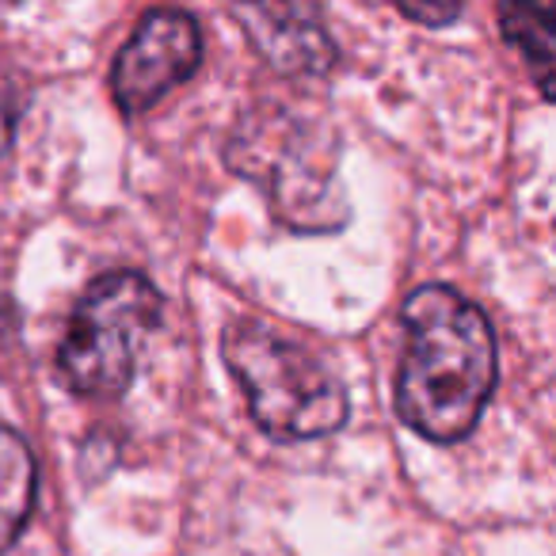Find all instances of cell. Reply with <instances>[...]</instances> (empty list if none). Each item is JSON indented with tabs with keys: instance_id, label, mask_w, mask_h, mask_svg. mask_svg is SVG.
<instances>
[{
	"instance_id": "6da1fadb",
	"label": "cell",
	"mask_w": 556,
	"mask_h": 556,
	"mask_svg": "<svg viewBox=\"0 0 556 556\" xmlns=\"http://www.w3.org/2000/svg\"><path fill=\"white\" fill-rule=\"evenodd\" d=\"M396 412L431 442H462L500 378V351L484 309L450 287H419L404 302Z\"/></svg>"
},
{
	"instance_id": "7a4b0ae2",
	"label": "cell",
	"mask_w": 556,
	"mask_h": 556,
	"mask_svg": "<svg viewBox=\"0 0 556 556\" xmlns=\"http://www.w3.org/2000/svg\"><path fill=\"white\" fill-rule=\"evenodd\" d=\"M225 161L267 191L278 222L298 232H332L348 222L336 179V138L325 123L290 108L252 111L237 126Z\"/></svg>"
},
{
	"instance_id": "3957f363",
	"label": "cell",
	"mask_w": 556,
	"mask_h": 556,
	"mask_svg": "<svg viewBox=\"0 0 556 556\" xmlns=\"http://www.w3.org/2000/svg\"><path fill=\"white\" fill-rule=\"evenodd\" d=\"M222 358L252 419L275 442L328 439L348 424V389L305 343L255 320H237L222 336Z\"/></svg>"
},
{
	"instance_id": "277c9868",
	"label": "cell",
	"mask_w": 556,
	"mask_h": 556,
	"mask_svg": "<svg viewBox=\"0 0 556 556\" xmlns=\"http://www.w3.org/2000/svg\"><path fill=\"white\" fill-rule=\"evenodd\" d=\"M161 294L138 270H111L80 294L58 348V378L80 396L115 401L130 389L134 366L161 325Z\"/></svg>"
},
{
	"instance_id": "5b68a950",
	"label": "cell",
	"mask_w": 556,
	"mask_h": 556,
	"mask_svg": "<svg viewBox=\"0 0 556 556\" xmlns=\"http://www.w3.org/2000/svg\"><path fill=\"white\" fill-rule=\"evenodd\" d=\"M202 62V27L179 9L146 12L111 70V92L123 115L156 108Z\"/></svg>"
},
{
	"instance_id": "8992f818",
	"label": "cell",
	"mask_w": 556,
	"mask_h": 556,
	"mask_svg": "<svg viewBox=\"0 0 556 556\" xmlns=\"http://www.w3.org/2000/svg\"><path fill=\"white\" fill-rule=\"evenodd\" d=\"M248 39L260 47L270 65L294 77H317L332 70L336 47L328 39L320 12L309 4H260V9H237Z\"/></svg>"
},
{
	"instance_id": "52a82bcc",
	"label": "cell",
	"mask_w": 556,
	"mask_h": 556,
	"mask_svg": "<svg viewBox=\"0 0 556 556\" xmlns=\"http://www.w3.org/2000/svg\"><path fill=\"white\" fill-rule=\"evenodd\" d=\"M35 488H39V472H35L31 446L20 431L0 424V553L16 545V538L24 533L35 507Z\"/></svg>"
},
{
	"instance_id": "ba28073f",
	"label": "cell",
	"mask_w": 556,
	"mask_h": 556,
	"mask_svg": "<svg viewBox=\"0 0 556 556\" xmlns=\"http://www.w3.org/2000/svg\"><path fill=\"white\" fill-rule=\"evenodd\" d=\"M503 39L530 62L541 96H553V65H556V12L545 4H503L500 9Z\"/></svg>"
},
{
	"instance_id": "9c48e42d",
	"label": "cell",
	"mask_w": 556,
	"mask_h": 556,
	"mask_svg": "<svg viewBox=\"0 0 556 556\" xmlns=\"http://www.w3.org/2000/svg\"><path fill=\"white\" fill-rule=\"evenodd\" d=\"M401 16L416 20V24H427V27H442V24H454L462 16V4H401Z\"/></svg>"
},
{
	"instance_id": "30bf717a",
	"label": "cell",
	"mask_w": 556,
	"mask_h": 556,
	"mask_svg": "<svg viewBox=\"0 0 556 556\" xmlns=\"http://www.w3.org/2000/svg\"><path fill=\"white\" fill-rule=\"evenodd\" d=\"M16 92H12V85L4 77H0V153L12 146V134H16Z\"/></svg>"
}]
</instances>
